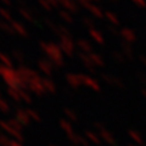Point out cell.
<instances>
[{
	"label": "cell",
	"mask_w": 146,
	"mask_h": 146,
	"mask_svg": "<svg viewBox=\"0 0 146 146\" xmlns=\"http://www.w3.org/2000/svg\"><path fill=\"white\" fill-rule=\"evenodd\" d=\"M40 48L46 54L49 61L56 67H62L63 66V57H62V50L60 45L56 43H45L40 42Z\"/></svg>",
	"instance_id": "cell-1"
},
{
	"label": "cell",
	"mask_w": 146,
	"mask_h": 146,
	"mask_svg": "<svg viewBox=\"0 0 146 146\" xmlns=\"http://www.w3.org/2000/svg\"><path fill=\"white\" fill-rule=\"evenodd\" d=\"M60 48L66 55L73 56V54H74V42L72 40V36L61 35L60 36Z\"/></svg>",
	"instance_id": "cell-2"
},
{
	"label": "cell",
	"mask_w": 146,
	"mask_h": 146,
	"mask_svg": "<svg viewBox=\"0 0 146 146\" xmlns=\"http://www.w3.org/2000/svg\"><path fill=\"white\" fill-rule=\"evenodd\" d=\"M60 3V6H62L66 11L72 12V13H77L78 10V4H77L76 0H58Z\"/></svg>",
	"instance_id": "cell-3"
},
{
	"label": "cell",
	"mask_w": 146,
	"mask_h": 146,
	"mask_svg": "<svg viewBox=\"0 0 146 146\" xmlns=\"http://www.w3.org/2000/svg\"><path fill=\"white\" fill-rule=\"evenodd\" d=\"M78 57L80 58V61L83 62V65L88 68V71H90L91 73H96V71H95V65L93 63V61H91V58L89 56V54H85V52H78Z\"/></svg>",
	"instance_id": "cell-4"
},
{
	"label": "cell",
	"mask_w": 146,
	"mask_h": 146,
	"mask_svg": "<svg viewBox=\"0 0 146 146\" xmlns=\"http://www.w3.org/2000/svg\"><path fill=\"white\" fill-rule=\"evenodd\" d=\"M38 67L40 68V71H42L44 74H46L48 77L52 74L54 65L49 60H46V58H42V60H39L38 61Z\"/></svg>",
	"instance_id": "cell-5"
},
{
	"label": "cell",
	"mask_w": 146,
	"mask_h": 146,
	"mask_svg": "<svg viewBox=\"0 0 146 146\" xmlns=\"http://www.w3.org/2000/svg\"><path fill=\"white\" fill-rule=\"evenodd\" d=\"M18 12L21 13V16L25 18V20H27L28 22H31V23H33V25H38L36 23V21L34 20V15L31 12V10H29V7H26V6H18Z\"/></svg>",
	"instance_id": "cell-6"
},
{
	"label": "cell",
	"mask_w": 146,
	"mask_h": 146,
	"mask_svg": "<svg viewBox=\"0 0 146 146\" xmlns=\"http://www.w3.org/2000/svg\"><path fill=\"white\" fill-rule=\"evenodd\" d=\"M66 79H67L68 83H70V85L73 86L74 89L78 88V86L80 85V83H82L79 74H74V73H67V74H66Z\"/></svg>",
	"instance_id": "cell-7"
},
{
	"label": "cell",
	"mask_w": 146,
	"mask_h": 146,
	"mask_svg": "<svg viewBox=\"0 0 146 146\" xmlns=\"http://www.w3.org/2000/svg\"><path fill=\"white\" fill-rule=\"evenodd\" d=\"M11 27L13 28V31H15V33L20 34L21 36H27V35H28L26 27L22 25L21 22H18V21H15V20H13V21L11 22Z\"/></svg>",
	"instance_id": "cell-8"
},
{
	"label": "cell",
	"mask_w": 146,
	"mask_h": 146,
	"mask_svg": "<svg viewBox=\"0 0 146 146\" xmlns=\"http://www.w3.org/2000/svg\"><path fill=\"white\" fill-rule=\"evenodd\" d=\"M76 44H77V46L80 49L82 52H85V54H91V52H93V51H91L93 48H91L90 43L86 39H78Z\"/></svg>",
	"instance_id": "cell-9"
},
{
	"label": "cell",
	"mask_w": 146,
	"mask_h": 146,
	"mask_svg": "<svg viewBox=\"0 0 146 146\" xmlns=\"http://www.w3.org/2000/svg\"><path fill=\"white\" fill-rule=\"evenodd\" d=\"M79 77H80V80H82V83H83V84L89 85V86H91L93 89L99 90V85H98V83H96V82H95L93 78H91V77L84 76V74H79Z\"/></svg>",
	"instance_id": "cell-10"
},
{
	"label": "cell",
	"mask_w": 146,
	"mask_h": 146,
	"mask_svg": "<svg viewBox=\"0 0 146 146\" xmlns=\"http://www.w3.org/2000/svg\"><path fill=\"white\" fill-rule=\"evenodd\" d=\"M89 33H90V36L96 43H99V44H104L105 43L104 36H102V34H101V32H100V31L95 29V28H91V29H89Z\"/></svg>",
	"instance_id": "cell-11"
},
{
	"label": "cell",
	"mask_w": 146,
	"mask_h": 146,
	"mask_svg": "<svg viewBox=\"0 0 146 146\" xmlns=\"http://www.w3.org/2000/svg\"><path fill=\"white\" fill-rule=\"evenodd\" d=\"M86 9H88V10H89L91 13H93L95 17H98V18H102V17H104V13H102V11H101V9L98 7L96 5H94V4L89 3L88 5H86Z\"/></svg>",
	"instance_id": "cell-12"
},
{
	"label": "cell",
	"mask_w": 146,
	"mask_h": 146,
	"mask_svg": "<svg viewBox=\"0 0 146 146\" xmlns=\"http://www.w3.org/2000/svg\"><path fill=\"white\" fill-rule=\"evenodd\" d=\"M121 35L127 40V42H134V40H135L134 32L130 31V29H128V28H123L121 31Z\"/></svg>",
	"instance_id": "cell-13"
},
{
	"label": "cell",
	"mask_w": 146,
	"mask_h": 146,
	"mask_svg": "<svg viewBox=\"0 0 146 146\" xmlns=\"http://www.w3.org/2000/svg\"><path fill=\"white\" fill-rule=\"evenodd\" d=\"M44 23L46 25V26L49 27V28L51 29V31H52L56 35H58V36L61 35V34H60V31H58V26H57L56 23H55L54 21H51L50 18H46V17H45V18H44Z\"/></svg>",
	"instance_id": "cell-14"
},
{
	"label": "cell",
	"mask_w": 146,
	"mask_h": 146,
	"mask_svg": "<svg viewBox=\"0 0 146 146\" xmlns=\"http://www.w3.org/2000/svg\"><path fill=\"white\" fill-rule=\"evenodd\" d=\"M89 56H90L91 61H93V63L95 66H98V67H102L104 66V60H102V57L100 56L99 54L91 52V54H89Z\"/></svg>",
	"instance_id": "cell-15"
},
{
	"label": "cell",
	"mask_w": 146,
	"mask_h": 146,
	"mask_svg": "<svg viewBox=\"0 0 146 146\" xmlns=\"http://www.w3.org/2000/svg\"><path fill=\"white\" fill-rule=\"evenodd\" d=\"M0 29H1L3 32H5V33H7V34H10V35L15 34V31H13L12 27L9 25L7 22L3 21V20H0Z\"/></svg>",
	"instance_id": "cell-16"
},
{
	"label": "cell",
	"mask_w": 146,
	"mask_h": 146,
	"mask_svg": "<svg viewBox=\"0 0 146 146\" xmlns=\"http://www.w3.org/2000/svg\"><path fill=\"white\" fill-rule=\"evenodd\" d=\"M58 15H60V17H61L65 22H67V23H73V22H74V20H73V17H72V15H71V12H68V11H66V10H60Z\"/></svg>",
	"instance_id": "cell-17"
},
{
	"label": "cell",
	"mask_w": 146,
	"mask_h": 146,
	"mask_svg": "<svg viewBox=\"0 0 146 146\" xmlns=\"http://www.w3.org/2000/svg\"><path fill=\"white\" fill-rule=\"evenodd\" d=\"M42 83H43L44 88L46 89V90L51 91V93H54V91H55V84H54V82L50 79V78H43Z\"/></svg>",
	"instance_id": "cell-18"
},
{
	"label": "cell",
	"mask_w": 146,
	"mask_h": 146,
	"mask_svg": "<svg viewBox=\"0 0 146 146\" xmlns=\"http://www.w3.org/2000/svg\"><path fill=\"white\" fill-rule=\"evenodd\" d=\"M0 62H1V65L6 66V67H9V68L12 67V61H11V58L9 57L7 55L4 54V52H0Z\"/></svg>",
	"instance_id": "cell-19"
},
{
	"label": "cell",
	"mask_w": 146,
	"mask_h": 146,
	"mask_svg": "<svg viewBox=\"0 0 146 146\" xmlns=\"http://www.w3.org/2000/svg\"><path fill=\"white\" fill-rule=\"evenodd\" d=\"M0 16H1L6 22H10V23L13 21V20H12L11 13H10V11L6 10V9H4V7H0Z\"/></svg>",
	"instance_id": "cell-20"
},
{
	"label": "cell",
	"mask_w": 146,
	"mask_h": 146,
	"mask_svg": "<svg viewBox=\"0 0 146 146\" xmlns=\"http://www.w3.org/2000/svg\"><path fill=\"white\" fill-rule=\"evenodd\" d=\"M12 55H13V57H15L20 63H22L25 61V55H23V52H22V51H20V50L13 49L12 50Z\"/></svg>",
	"instance_id": "cell-21"
},
{
	"label": "cell",
	"mask_w": 146,
	"mask_h": 146,
	"mask_svg": "<svg viewBox=\"0 0 146 146\" xmlns=\"http://www.w3.org/2000/svg\"><path fill=\"white\" fill-rule=\"evenodd\" d=\"M105 16L107 17V20H108L110 22H111V23H113V25H118V23H119V21H118V18L116 17L115 13H112V12L107 11L106 13H105Z\"/></svg>",
	"instance_id": "cell-22"
},
{
	"label": "cell",
	"mask_w": 146,
	"mask_h": 146,
	"mask_svg": "<svg viewBox=\"0 0 146 146\" xmlns=\"http://www.w3.org/2000/svg\"><path fill=\"white\" fill-rule=\"evenodd\" d=\"M39 4H40V6H42L44 10H46V11H51L52 10V6H51V4L49 3V0H38Z\"/></svg>",
	"instance_id": "cell-23"
},
{
	"label": "cell",
	"mask_w": 146,
	"mask_h": 146,
	"mask_svg": "<svg viewBox=\"0 0 146 146\" xmlns=\"http://www.w3.org/2000/svg\"><path fill=\"white\" fill-rule=\"evenodd\" d=\"M83 23H84V26H86L89 29H91V28H94V21L91 20L90 17H83Z\"/></svg>",
	"instance_id": "cell-24"
},
{
	"label": "cell",
	"mask_w": 146,
	"mask_h": 146,
	"mask_svg": "<svg viewBox=\"0 0 146 146\" xmlns=\"http://www.w3.org/2000/svg\"><path fill=\"white\" fill-rule=\"evenodd\" d=\"M122 48H123V50H124V52L128 54V57H131V49L129 46V44L122 43Z\"/></svg>",
	"instance_id": "cell-25"
},
{
	"label": "cell",
	"mask_w": 146,
	"mask_h": 146,
	"mask_svg": "<svg viewBox=\"0 0 146 146\" xmlns=\"http://www.w3.org/2000/svg\"><path fill=\"white\" fill-rule=\"evenodd\" d=\"M113 56H115V58H116V60H118V61H123V56H122V55L119 54V52H113Z\"/></svg>",
	"instance_id": "cell-26"
},
{
	"label": "cell",
	"mask_w": 146,
	"mask_h": 146,
	"mask_svg": "<svg viewBox=\"0 0 146 146\" xmlns=\"http://www.w3.org/2000/svg\"><path fill=\"white\" fill-rule=\"evenodd\" d=\"M1 1L4 3V4H5V5H7V6H11V0H1Z\"/></svg>",
	"instance_id": "cell-27"
},
{
	"label": "cell",
	"mask_w": 146,
	"mask_h": 146,
	"mask_svg": "<svg viewBox=\"0 0 146 146\" xmlns=\"http://www.w3.org/2000/svg\"><path fill=\"white\" fill-rule=\"evenodd\" d=\"M89 1H91V0H89Z\"/></svg>",
	"instance_id": "cell-28"
},
{
	"label": "cell",
	"mask_w": 146,
	"mask_h": 146,
	"mask_svg": "<svg viewBox=\"0 0 146 146\" xmlns=\"http://www.w3.org/2000/svg\"><path fill=\"white\" fill-rule=\"evenodd\" d=\"M96 1H99V0H96Z\"/></svg>",
	"instance_id": "cell-29"
}]
</instances>
